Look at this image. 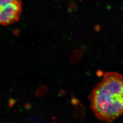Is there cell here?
<instances>
[{
    "label": "cell",
    "instance_id": "7a4b0ae2",
    "mask_svg": "<svg viewBox=\"0 0 123 123\" xmlns=\"http://www.w3.org/2000/svg\"><path fill=\"white\" fill-rule=\"evenodd\" d=\"M22 12L21 0H0V25L7 26L17 22Z\"/></svg>",
    "mask_w": 123,
    "mask_h": 123
},
{
    "label": "cell",
    "instance_id": "277c9868",
    "mask_svg": "<svg viewBox=\"0 0 123 123\" xmlns=\"http://www.w3.org/2000/svg\"></svg>",
    "mask_w": 123,
    "mask_h": 123
},
{
    "label": "cell",
    "instance_id": "3957f363",
    "mask_svg": "<svg viewBox=\"0 0 123 123\" xmlns=\"http://www.w3.org/2000/svg\"><path fill=\"white\" fill-rule=\"evenodd\" d=\"M75 100L74 104L75 105L74 110V115L75 117L77 120H81L84 119L86 115V110L84 107L80 103Z\"/></svg>",
    "mask_w": 123,
    "mask_h": 123
},
{
    "label": "cell",
    "instance_id": "6da1fadb",
    "mask_svg": "<svg viewBox=\"0 0 123 123\" xmlns=\"http://www.w3.org/2000/svg\"><path fill=\"white\" fill-rule=\"evenodd\" d=\"M90 107L99 120L113 122L123 114V76L117 72L104 73L89 96Z\"/></svg>",
    "mask_w": 123,
    "mask_h": 123
}]
</instances>
